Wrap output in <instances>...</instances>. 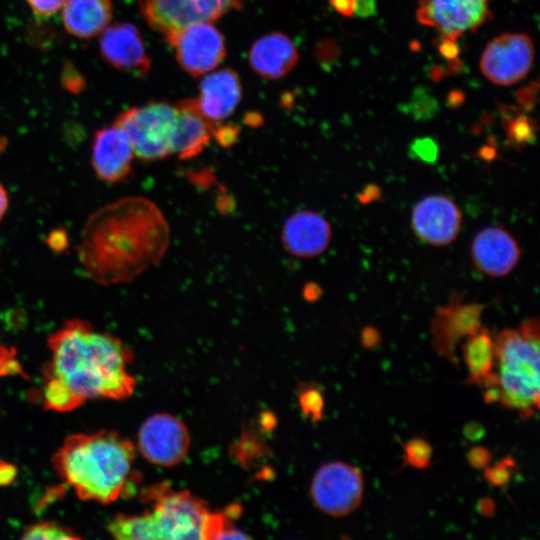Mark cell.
<instances>
[{"label":"cell","mask_w":540,"mask_h":540,"mask_svg":"<svg viewBox=\"0 0 540 540\" xmlns=\"http://www.w3.org/2000/svg\"><path fill=\"white\" fill-rule=\"evenodd\" d=\"M47 344L51 357L43 373L46 409L68 412L87 400L132 396L136 379L128 366L133 353L116 336L75 318L56 330Z\"/></svg>","instance_id":"cell-1"},{"label":"cell","mask_w":540,"mask_h":540,"mask_svg":"<svg viewBox=\"0 0 540 540\" xmlns=\"http://www.w3.org/2000/svg\"><path fill=\"white\" fill-rule=\"evenodd\" d=\"M170 244L160 208L142 196L115 200L86 220L76 247L85 274L95 283H128L159 264Z\"/></svg>","instance_id":"cell-2"},{"label":"cell","mask_w":540,"mask_h":540,"mask_svg":"<svg viewBox=\"0 0 540 540\" xmlns=\"http://www.w3.org/2000/svg\"><path fill=\"white\" fill-rule=\"evenodd\" d=\"M136 447L116 431L77 433L53 456L54 469L82 500L110 504L134 485Z\"/></svg>","instance_id":"cell-3"},{"label":"cell","mask_w":540,"mask_h":540,"mask_svg":"<svg viewBox=\"0 0 540 540\" xmlns=\"http://www.w3.org/2000/svg\"><path fill=\"white\" fill-rule=\"evenodd\" d=\"M143 500L151 510L116 515L108 532L121 540L205 539L210 510L189 491H176L161 483L146 488Z\"/></svg>","instance_id":"cell-4"},{"label":"cell","mask_w":540,"mask_h":540,"mask_svg":"<svg viewBox=\"0 0 540 540\" xmlns=\"http://www.w3.org/2000/svg\"><path fill=\"white\" fill-rule=\"evenodd\" d=\"M539 320L506 328L495 339L501 405L528 420L539 410Z\"/></svg>","instance_id":"cell-5"},{"label":"cell","mask_w":540,"mask_h":540,"mask_svg":"<svg viewBox=\"0 0 540 540\" xmlns=\"http://www.w3.org/2000/svg\"><path fill=\"white\" fill-rule=\"evenodd\" d=\"M176 120V106L158 101L123 111L114 123L128 135L135 157L153 162L172 155Z\"/></svg>","instance_id":"cell-6"},{"label":"cell","mask_w":540,"mask_h":540,"mask_svg":"<svg viewBox=\"0 0 540 540\" xmlns=\"http://www.w3.org/2000/svg\"><path fill=\"white\" fill-rule=\"evenodd\" d=\"M364 494L361 471L342 461L322 464L314 474L310 497L315 506L327 515L342 517L355 511Z\"/></svg>","instance_id":"cell-7"},{"label":"cell","mask_w":540,"mask_h":540,"mask_svg":"<svg viewBox=\"0 0 540 540\" xmlns=\"http://www.w3.org/2000/svg\"><path fill=\"white\" fill-rule=\"evenodd\" d=\"M240 6V0H139L142 17L165 39L191 23L212 22Z\"/></svg>","instance_id":"cell-8"},{"label":"cell","mask_w":540,"mask_h":540,"mask_svg":"<svg viewBox=\"0 0 540 540\" xmlns=\"http://www.w3.org/2000/svg\"><path fill=\"white\" fill-rule=\"evenodd\" d=\"M180 67L193 77L216 68L226 55L223 35L211 22H195L166 38Z\"/></svg>","instance_id":"cell-9"},{"label":"cell","mask_w":540,"mask_h":540,"mask_svg":"<svg viewBox=\"0 0 540 540\" xmlns=\"http://www.w3.org/2000/svg\"><path fill=\"white\" fill-rule=\"evenodd\" d=\"M484 309L482 303H464L459 293L453 294L446 305L438 307L430 325L432 345L437 354L457 366V344L481 327Z\"/></svg>","instance_id":"cell-10"},{"label":"cell","mask_w":540,"mask_h":540,"mask_svg":"<svg viewBox=\"0 0 540 540\" xmlns=\"http://www.w3.org/2000/svg\"><path fill=\"white\" fill-rule=\"evenodd\" d=\"M190 436L185 424L169 413H156L146 419L138 433V449L156 465L172 467L186 457Z\"/></svg>","instance_id":"cell-11"},{"label":"cell","mask_w":540,"mask_h":540,"mask_svg":"<svg viewBox=\"0 0 540 540\" xmlns=\"http://www.w3.org/2000/svg\"><path fill=\"white\" fill-rule=\"evenodd\" d=\"M534 59L531 38L522 33H507L493 39L485 48L480 68L498 85H512L526 76Z\"/></svg>","instance_id":"cell-12"},{"label":"cell","mask_w":540,"mask_h":540,"mask_svg":"<svg viewBox=\"0 0 540 540\" xmlns=\"http://www.w3.org/2000/svg\"><path fill=\"white\" fill-rule=\"evenodd\" d=\"M416 16L421 24L456 40L466 31H475L491 13L489 0H420Z\"/></svg>","instance_id":"cell-13"},{"label":"cell","mask_w":540,"mask_h":540,"mask_svg":"<svg viewBox=\"0 0 540 540\" xmlns=\"http://www.w3.org/2000/svg\"><path fill=\"white\" fill-rule=\"evenodd\" d=\"M99 36L100 55L111 67L138 77L149 73L151 60L134 24L109 25Z\"/></svg>","instance_id":"cell-14"},{"label":"cell","mask_w":540,"mask_h":540,"mask_svg":"<svg viewBox=\"0 0 540 540\" xmlns=\"http://www.w3.org/2000/svg\"><path fill=\"white\" fill-rule=\"evenodd\" d=\"M461 219V212L454 201L443 195H432L415 205L412 212V228L423 242L444 246L457 237Z\"/></svg>","instance_id":"cell-15"},{"label":"cell","mask_w":540,"mask_h":540,"mask_svg":"<svg viewBox=\"0 0 540 540\" xmlns=\"http://www.w3.org/2000/svg\"><path fill=\"white\" fill-rule=\"evenodd\" d=\"M91 156L93 170L100 180L119 183L130 175L135 153L126 132L113 123L96 131Z\"/></svg>","instance_id":"cell-16"},{"label":"cell","mask_w":540,"mask_h":540,"mask_svg":"<svg viewBox=\"0 0 540 540\" xmlns=\"http://www.w3.org/2000/svg\"><path fill=\"white\" fill-rule=\"evenodd\" d=\"M332 237L330 223L319 213L301 210L291 214L281 230L284 249L299 258H312L322 254Z\"/></svg>","instance_id":"cell-17"},{"label":"cell","mask_w":540,"mask_h":540,"mask_svg":"<svg viewBox=\"0 0 540 540\" xmlns=\"http://www.w3.org/2000/svg\"><path fill=\"white\" fill-rule=\"evenodd\" d=\"M517 241L505 229L488 227L474 238L471 256L476 268L491 277L509 274L520 258Z\"/></svg>","instance_id":"cell-18"},{"label":"cell","mask_w":540,"mask_h":540,"mask_svg":"<svg viewBox=\"0 0 540 540\" xmlns=\"http://www.w3.org/2000/svg\"><path fill=\"white\" fill-rule=\"evenodd\" d=\"M241 97L242 86L238 74L231 68H224L202 79L196 101L201 113L216 124L233 114Z\"/></svg>","instance_id":"cell-19"},{"label":"cell","mask_w":540,"mask_h":540,"mask_svg":"<svg viewBox=\"0 0 540 540\" xmlns=\"http://www.w3.org/2000/svg\"><path fill=\"white\" fill-rule=\"evenodd\" d=\"M251 68L266 79L286 76L298 63L299 53L292 39L282 32L258 38L248 54Z\"/></svg>","instance_id":"cell-20"},{"label":"cell","mask_w":540,"mask_h":540,"mask_svg":"<svg viewBox=\"0 0 540 540\" xmlns=\"http://www.w3.org/2000/svg\"><path fill=\"white\" fill-rule=\"evenodd\" d=\"M177 120L172 140V155L190 159L209 143L215 125L199 110L196 99H184L176 105Z\"/></svg>","instance_id":"cell-21"},{"label":"cell","mask_w":540,"mask_h":540,"mask_svg":"<svg viewBox=\"0 0 540 540\" xmlns=\"http://www.w3.org/2000/svg\"><path fill=\"white\" fill-rule=\"evenodd\" d=\"M61 10L65 30L80 39L99 36L113 15L111 0H67Z\"/></svg>","instance_id":"cell-22"},{"label":"cell","mask_w":540,"mask_h":540,"mask_svg":"<svg viewBox=\"0 0 540 540\" xmlns=\"http://www.w3.org/2000/svg\"><path fill=\"white\" fill-rule=\"evenodd\" d=\"M463 359L468 370L466 383L480 386L494 372L496 364L495 340L486 327L465 338Z\"/></svg>","instance_id":"cell-23"},{"label":"cell","mask_w":540,"mask_h":540,"mask_svg":"<svg viewBox=\"0 0 540 540\" xmlns=\"http://www.w3.org/2000/svg\"><path fill=\"white\" fill-rule=\"evenodd\" d=\"M504 128L509 146L523 148L536 140L537 125L533 119L519 113L504 117Z\"/></svg>","instance_id":"cell-24"},{"label":"cell","mask_w":540,"mask_h":540,"mask_svg":"<svg viewBox=\"0 0 540 540\" xmlns=\"http://www.w3.org/2000/svg\"><path fill=\"white\" fill-rule=\"evenodd\" d=\"M403 108L404 112L412 115L416 120H428L439 111V104L426 87L417 86Z\"/></svg>","instance_id":"cell-25"},{"label":"cell","mask_w":540,"mask_h":540,"mask_svg":"<svg viewBox=\"0 0 540 540\" xmlns=\"http://www.w3.org/2000/svg\"><path fill=\"white\" fill-rule=\"evenodd\" d=\"M402 447V467L411 466L416 469H426L431 465L433 449L431 444L421 437H413Z\"/></svg>","instance_id":"cell-26"},{"label":"cell","mask_w":540,"mask_h":540,"mask_svg":"<svg viewBox=\"0 0 540 540\" xmlns=\"http://www.w3.org/2000/svg\"><path fill=\"white\" fill-rule=\"evenodd\" d=\"M23 539L33 540H61L79 539L80 536L71 529L54 522H39L27 527L22 535Z\"/></svg>","instance_id":"cell-27"},{"label":"cell","mask_w":540,"mask_h":540,"mask_svg":"<svg viewBox=\"0 0 540 540\" xmlns=\"http://www.w3.org/2000/svg\"><path fill=\"white\" fill-rule=\"evenodd\" d=\"M517 463L511 456H505L493 466L484 468V478L493 486L503 488L506 486L514 472L516 471Z\"/></svg>","instance_id":"cell-28"},{"label":"cell","mask_w":540,"mask_h":540,"mask_svg":"<svg viewBox=\"0 0 540 540\" xmlns=\"http://www.w3.org/2000/svg\"><path fill=\"white\" fill-rule=\"evenodd\" d=\"M302 411L311 418L313 422L322 419L324 410V397L316 386H307L299 395Z\"/></svg>","instance_id":"cell-29"},{"label":"cell","mask_w":540,"mask_h":540,"mask_svg":"<svg viewBox=\"0 0 540 540\" xmlns=\"http://www.w3.org/2000/svg\"><path fill=\"white\" fill-rule=\"evenodd\" d=\"M410 153L414 158L427 163H433L438 156V146L429 137L417 138L410 145Z\"/></svg>","instance_id":"cell-30"},{"label":"cell","mask_w":540,"mask_h":540,"mask_svg":"<svg viewBox=\"0 0 540 540\" xmlns=\"http://www.w3.org/2000/svg\"><path fill=\"white\" fill-rule=\"evenodd\" d=\"M31 10L38 16L48 17L59 12L67 0H26Z\"/></svg>","instance_id":"cell-31"},{"label":"cell","mask_w":540,"mask_h":540,"mask_svg":"<svg viewBox=\"0 0 540 540\" xmlns=\"http://www.w3.org/2000/svg\"><path fill=\"white\" fill-rule=\"evenodd\" d=\"M492 459L491 452L482 446H475L467 453L468 463L475 469L486 468Z\"/></svg>","instance_id":"cell-32"},{"label":"cell","mask_w":540,"mask_h":540,"mask_svg":"<svg viewBox=\"0 0 540 540\" xmlns=\"http://www.w3.org/2000/svg\"><path fill=\"white\" fill-rule=\"evenodd\" d=\"M537 91V82L530 83L517 91L516 100L524 110L529 111L533 108L536 101Z\"/></svg>","instance_id":"cell-33"},{"label":"cell","mask_w":540,"mask_h":540,"mask_svg":"<svg viewBox=\"0 0 540 540\" xmlns=\"http://www.w3.org/2000/svg\"><path fill=\"white\" fill-rule=\"evenodd\" d=\"M239 133V127L235 124L214 127L213 135L224 146H229L235 142Z\"/></svg>","instance_id":"cell-34"},{"label":"cell","mask_w":540,"mask_h":540,"mask_svg":"<svg viewBox=\"0 0 540 540\" xmlns=\"http://www.w3.org/2000/svg\"><path fill=\"white\" fill-rule=\"evenodd\" d=\"M354 14L360 18H367L377 14L375 0H356Z\"/></svg>","instance_id":"cell-35"},{"label":"cell","mask_w":540,"mask_h":540,"mask_svg":"<svg viewBox=\"0 0 540 540\" xmlns=\"http://www.w3.org/2000/svg\"><path fill=\"white\" fill-rule=\"evenodd\" d=\"M440 54L448 60H456L459 54V47L455 40L443 37L438 46Z\"/></svg>","instance_id":"cell-36"},{"label":"cell","mask_w":540,"mask_h":540,"mask_svg":"<svg viewBox=\"0 0 540 540\" xmlns=\"http://www.w3.org/2000/svg\"><path fill=\"white\" fill-rule=\"evenodd\" d=\"M361 342L365 348H374L380 343V334L373 327H365L361 333Z\"/></svg>","instance_id":"cell-37"},{"label":"cell","mask_w":540,"mask_h":540,"mask_svg":"<svg viewBox=\"0 0 540 540\" xmlns=\"http://www.w3.org/2000/svg\"><path fill=\"white\" fill-rule=\"evenodd\" d=\"M335 11L346 17L354 15L356 0H329Z\"/></svg>","instance_id":"cell-38"},{"label":"cell","mask_w":540,"mask_h":540,"mask_svg":"<svg viewBox=\"0 0 540 540\" xmlns=\"http://www.w3.org/2000/svg\"><path fill=\"white\" fill-rule=\"evenodd\" d=\"M464 434L468 439L475 441L483 436L484 429L479 423L470 422L464 428Z\"/></svg>","instance_id":"cell-39"},{"label":"cell","mask_w":540,"mask_h":540,"mask_svg":"<svg viewBox=\"0 0 540 540\" xmlns=\"http://www.w3.org/2000/svg\"><path fill=\"white\" fill-rule=\"evenodd\" d=\"M477 509L482 515L489 516L493 514L495 510V505L491 499L484 498L481 501H479Z\"/></svg>","instance_id":"cell-40"},{"label":"cell","mask_w":540,"mask_h":540,"mask_svg":"<svg viewBox=\"0 0 540 540\" xmlns=\"http://www.w3.org/2000/svg\"><path fill=\"white\" fill-rule=\"evenodd\" d=\"M14 468L10 465L2 464L0 466V484H6L14 477Z\"/></svg>","instance_id":"cell-41"},{"label":"cell","mask_w":540,"mask_h":540,"mask_svg":"<svg viewBox=\"0 0 540 540\" xmlns=\"http://www.w3.org/2000/svg\"><path fill=\"white\" fill-rule=\"evenodd\" d=\"M8 204H9L8 194L6 192V189L0 183V221L2 220V218L4 217L7 211Z\"/></svg>","instance_id":"cell-42"},{"label":"cell","mask_w":540,"mask_h":540,"mask_svg":"<svg viewBox=\"0 0 540 540\" xmlns=\"http://www.w3.org/2000/svg\"><path fill=\"white\" fill-rule=\"evenodd\" d=\"M464 100L463 94L459 91H453L448 96V104L450 107L459 106Z\"/></svg>","instance_id":"cell-43"}]
</instances>
